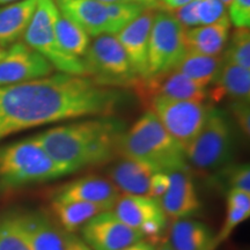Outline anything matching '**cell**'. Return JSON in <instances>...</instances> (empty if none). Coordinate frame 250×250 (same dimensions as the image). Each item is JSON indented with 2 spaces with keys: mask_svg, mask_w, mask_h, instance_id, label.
<instances>
[{
  "mask_svg": "<svg viewBox=\"0 0 250 250\" xmlns=\"http://www.w3.org/2000/svg\"><path fill=\"white\" fill-rule=\"evenodd\" d=\"M127 99L129 95L120 88L70 74L0 86V140L56 122L114 116Z\"/></svg>",
  "mask_w": 250,
  "mask_h": 250,
  "instance_id": "1",
  "label": "cell"
},
{
  "mask_svg": "<svg viewBox=\"0 0 250 250\" xmlns=\"http://www.w3.org/2000/svg\"><path fill=\"white\" fill-rule=\"evenodd\" d=\"M125 123L114 116H96L45 130L33 138L68 175L105 165L120 156Z\"/></svg>",
  "mask_w": 250,
  "mask_h": 250,
  "instance_id": "2",
  "label": "cell"
},
{
  "mask_svg": "<svg viewBox=\"0 0 250 250\" xmlns=\"http://www.w3.org/2000/svg\"><path fill=\"white\" fill-rule=\"evenodd\" d=\"M118 153L122 158L143 161L159 171L169 173L190 167L184 148L151 111L145 112L129 130H125Z\"/></svg>",
  "mask_w": 250,
  "mask_h": 250,
  "instance_id": "3",
  "label": "cell"
},
{
  "mask_svg": "<svg viewBox=\"0 0 250 250\" xmlns=\"http://www.w3.org/2000/svg\"><path fill=\"white\" fill-rule=\"evenodd\" d=\"M66 175L67 171L56 164L33 137L0 147L1 189L49 182Z\"/></svg>",
  "mask_w": 250,
  "mask_h": 250,
  "instance_id": "4",
  "label": "cell"
},
{
  "mask_svg": "<svg viewBox=\"0 0 250 250\" xmlns=\"http://www.w3.org/2000/svg\"><path fill=\"white\" fill-rule=\"evenodd\" d=\"M184 151L188 165L199 173H214L230 165L235 132L227 112L211 107L201 131Z\"/></svg>",
  "mask_w": 250,
  "mask_h": 250,
  "instance_id": "5",
  "label": "cell"
},
{
  "mask_svg": "<svg viewBox=\"0 0 250 250\" xmlns=\"http://www.w3.org/2000/svg\"><path fill=\"white\" fill-rule=\"evenodd\" d=\"M59 13L54 0H39L35 12L23 34L26 44L39 52L57 70L70 76L86 77L83 59L68 55L58 44L55 22Z\"/></svg>",
  "mask_w": 250,
  "mask_h": 250,
  "instance_id": "6",
  "label": "cell"
},
{
  "mask_svg": "<svg viewBox=\"0 0 250 250\" xmlns=\"http://www.w3.org/2000/svg\"><path fill=\"white\" fill-rule=\"evenodd\" d=\"M83 57L86 76L100 86L131 88L138 78L120 41L111 34L96 37Z\"/></svg>",
  "mask_w": 250,
  "mask_h": 250,
  "instance_id": "7",
  "label": "cell"
},
{
  "mask_svg": "<svg viewBox=\"0 0 250 250\" xmlns=\"http://www.w3.org/2000/svg\"><path fill=\"white\" fill-rule=\"evenodd\" d=\"M186 29L167 12L155 14L148 40L147 74L154 77L176 68L187 54Z\"/></svg>",
  "mask_w": 250,
  "mask_h": 250,
  "instance_id": "8",
  "label": "cell"
},
{
  "mask_svg": "<svg viewBox=\"0 0 250 250\" xmlns=\"http://www.w3.org/2000/svg\"><path fill=\"white\" fill-rule=\"evenodd\" d=\"M146 107L161 122L170 136L186 149L201 131L212 105L205 102L154 98Z\"/></svg>",
  "mask_w": 250,
  "mask_h": 250,
  "instance_id": "9",
  "label": "cell"
},
{
  "mask_svg": "<svg viewBox=\"0 0 250 250\" xmlns=\"http://www.w3.org/2000/svg\"><path fill=\"white\" fill-rule=\"evenodd\" d=\"M131 88L145 105L154 98L196 102H205L208 100L206 87L198 85L176 70L149 78L138 77Z\"/></svg>",
  "mask_w": 250,
  "mask_h": 250,
  "instance_id": "10",
  "label": "cell"
},
{
  "mask_svg": "<svg viewBox=\"0 0 250 250\" xmlns=\"http://www.w3.org/2000/svg\"><path fill=\"white\" fill-rule=\"evenodd\" d=\"M80 234L92 250H120L146 240L138 230L122 223L112 210L96 214L80 228Z\"/></svg>",
  "mask_w": 250,
  "mask_h": 250,
  "instance_id": "11",
  "label": "cell"
},
{
  "mask_svg": "<svg viewBox=\"0 0 250 250\" xmlns=\"http://www.w3.org/2000/svg\"><path fill=\"white\" fill-rule=\"evenodd\" d=\"M54 71L50 62L23 43H15L0 59V86L15 85L49 77Z\"/></svg>",
  "mask_w": 250,
  "mask_h": 250,
  "instance_id": "12",
  "label": "cell"
},
{
  "mask_svg": "<svg viewBox=\"0 0 250 250\" xmlns=\"http://www.w3.org/2000/svg\"><path fill=\"white\" fill-rule=\"evenodd\" d=\"M168 174L169 187L159 199L167 218L180 220L196 217L202 210V202L191 175V168H181Z\"/></svg>",
  "mask_w": 250,
  "mask_h": 250,
  "instance_id": "13",
  "label": "cell"
},
{
  "mask_svg": "<svg viewBox=\"0 0 250 250\" xmlns=\"http://www.w3.org/2000/svg\"><path fill=\"white\" fill-rule=\"evenodd\" d=\"M121 192L110 182L96 175L80 177L59 188L52 196L55 201L83 202L98 205L104 211L112 210Z\"/></svg>",
  "mask_w": 250,
  "mask_h": 250,
  "instance_id": "14",
  "label": "cell"
},
{
  "mask_svg": "<svg viewBox=\"0 0 250 250\" xmlns=\"http://www.w3.org/2000/svg\"><path fill=\"white\" fill-rule=\"evenodd\" d=\"M154 17V9L146 8L132 22L118 31L117 35L134 74L140 78L147 74L148 40Z\"/></svg>",
  "mask_w": 250,
  "mask_h": 250,
  "instance_id": "15",
  "label": "cell"
},
{
  "mask_svg": "<svg viewBox=\"0 0 250 250\" xmlns=\"http://www.w3.org/2000/svg\"><path fill=\"white\" fill-rule=\"evenodd\" d=\"M112 212L122 223L138 232L152 221L168 220L160 201L148 196L122 193L112 208Z\"/></svg>",
  "mask_w": 250,
  "mask_h": 250,
  "instance_id": "16",
  "label": "cell"
},
{
  "mask_svg": "<svg viewBox=\"0 0 250 250\" xmlns=\"http://www.w3.org/2000/svg\"><path fill=\"white\" fill-rule=\"evenodd\" d=\"M33 250H65L64 232L42 211L17 212Z\"/></svg>",
  "mask_w": 250,
  "mask_h": 250,
  "instance_id": "17",
  "label": "cell"
},
{
  "mask_svg": "<svg viewBox=\"0 0 250 250\" xmlns=\"http://www.w3.org/2000/svg\"><path fill=\"white\" fill-rule=\"evenodd\" d=\"M212 88L208 90V100L217 103L225 99L230 101L250 100V71L224 59L223 66L212 81Z\"/></svg>",
  "mask_w": 250,
  "mask_h": 250,
  "instance_id": "18",
  "label": "cell"
},
{
  "mask_svg": "<svg viewBox=\"0 0 250 250\" xmlns=\"http://www.w3.org/2000/svg\"><path fill=\"white\" fill-rule=\"evenodd\" d=\"M156 171L159 170L145 162L123 158L110 168L109 177L122 193L149 197L151 180Z\"/></svg>",
  "mask_w": 250,
  "mask_h": 250,
  "instance_id": "19",
  "label": "cell"
},
{
  "mask_svg": "<svg viewBox=\"0 0 250 250\" xmlns=\"http://www.w3.org/2000/svg\"><path fill=\"white\" fill-rule=\"evenodd\" d=\"M57 8L86 31L87 35L108 34V15L104 2L96 0H57Z\"/></svg>",
  "mask_w": 250,
  "mask_h": 250,
  "instance_id": "20",
  "label": "cell"
},
{
  "mask_svg": "<svg viewBox=\"0 0 250 250\" xmlns=\"http://www.w3.org/2000/svg\"><path fill=\"white\" fill-rule=\"evenodd\" d=\"M214 235L208 225L196 219L174 220L169 242L174 250H215Z\"/></svg>",
  "mask_w": 250,
  "mask_h": 250,
  "instance_id": "21",
  "label": "cell"
},
{
  "mask_svg": "<svg viewBox=\"0 0 250 250\" xmlns=\"http://www.w3.org/2000/svg\"><path fill=\"white\" fill-rule=\"evenodd\" d=\"M229 20L221 21L204 27H193L184 31V43L188 51L202 55L219 56L228 41Z\"/></svg>",
  "mask_w": 250,
  "mask_h": 250,
  "instance_id": "22",
  "label": "cell"
},
{
  "mask_svg": "<svg viewBox=\"0 0 250 250\" xmlns=\"http://www.w3.org/2000/svg\"><path fill=\"white\" fill-rule=\"evenodd\" d=\"M39 0H21L0 8V48L17 42L23 36Z\"/></svg>",
  "mask_w": 250,
  "mask_h": 250,
  "instance_id": "23",
  "label": "cell"
},
{
  "mask_svg": "<svg viewBox=\"0 0 250 250\" xmlns=\"http://www.w3.org/2000/svg\"><path fill=\"white\" fill-rule=\"evenodd\" d=\"M52 214L66 233H76L96 214L104 210L98 205L83 202H62L51 199Z\"/></svg>",
  "mask_w": 250,
  "mask_h": 250,
  "instance_id": "24",
  "label": "cell"
},
{
  "mask_svg": "<svg viewBox=\"0 0 250 250\" xmlns=\"http://www.w3.org/2000/svg\"><path fill=\"white\" fill-rule=\"evenodd\" d=\"M224 56H208L187 51L175 70L203 87L210 85L223 66Z\"/></svg>",
  "mask_w": 250,
  "mask_h": 250,
  "instance_id": "25",
  "label": "cell"
},
{
  "mask_svg": "<svg viewBox=\"0 0 250 250\" xmlns=\"http://www.w3.org/2000/svg\"><path fill=\"white\" fill-rule=\"evenodd\" d=\"M55 33L62 51L76 57L85 56L89 46V36L83 28L62 15L61 12L56 19Z\"/></svg>",
  "mask_w": 250,
  "mask_h": 250,
  "instance_id": "26",
  "label": "cell"
},
{
  "mask_svg": "<svg viewBox=\"0 0 250 250\" xmlns=\"http://www.w3.org/2000/svg\"><path fill=\"white\" fill-rule=\"evenodd\" d=\"M0 250H33L15 211L0 214Z\"/></svg>",
  "mask_w": 250,
  "mask_h": 250,
  "instance_id": "27",
  "label": "cell"
},
{
  "mask_svg": "<svg viewBox=\"0 0 250 250\" xmlns=\"http://www.w3.org/2000/svg\"><path fill=\"white\" fill-rule=\"evenodd\" d=\"M108 15V34H116L132 22L146 7L138 2H110L104 4Z\"/></svg>",
  "mask_w": 250,
  "mask_h": 250,
  "instance_id": "28",
  "label": "cell"
},
{
  "mask_svg": "<svg viewBox=\"0 0 250 250\" xmlns=\"http://www.w3.org/2000/svg\"><path fill=\"white\" fill-rule=\"evenodd\" d=\"M224 59L239 65L243 68H250V33L249 28H237L232 35L228 48L224 54Z\"/></svg>",
  "mask_w": 250,
  "mask_h": 250,
  "instance_id": "29",
  "label": "cell"
},
{
  "mask_svg": "<svg viewBox=\"0 0 250 250\" xmlns=\"http://www.w3.org/2000/svg\"><path fill=\"white\" fill-rule=\"evenodd\" d=\"M250 217V211L242 210V208H234V206L226 205V214L217 235H214L215 250L221 243L227 241L228 237L232 235L234 230Z\"/></svg>",
  "mask_w": 250,
  "mask_h": 250,
  "instance_id": "30",
  "label": "cell"
},
{
  "mask_svg": "<svg viewBox=\"0 0 250 250\" xmlns=\"http://www.w3.org/2000/svg\"><path fill=\"white\" fill-rule=\"evenodd\" d=\"M220 170L228 190L236 189L250 193V167L248 164L228 165Z\"/></svg>",
  "mask_w": 250,
  "mask_h": 250,
  "instance_id": "31",
  "label": "cell"
},
{
  "mask_svg": "<svg viewBox=\"0 0 250 250\" xmlns=\"http://www.w3.org/2000/svg\"><path fill=\"white\" fill-rule=\"evenodd\" d=\"M197 15L202 24H213L229 20L226 6L220 0H198Z\"/></svg>",
  "mask_w": 250,
  "mask_h": 250,
  "instance_id": "32",
  "label": "cell"
},
{
  "mask_svg": "<svg viewBox=\"0 0 250 250\" xmlns=\"http://www.w3.org/2000/svg\"><path fill=\"white\" fill-rule=\"evenodd\" d=\"M229 19L236 28H249L250 0H233L229 6Z\"/></svg>",
  "mask_w": 250,
  "mask_h": 250,
  "instance_id": "33",
  "label": "cell"
},
{
  "mask_svg": "<svg viewBox=\"0 0 250 250\" xmlns=\"http://www.w3.org/2000/svg\"><path fill=\"white\" fill-rule=\"evenodd\" d=\"M197 6H198V0H192V1L188 2V4L181 6V7H177L174 11L173 17L176 19L177 22L184 29L186 28H193L201 24L198 15H197Z\"/></svg>",
  "mask_w": 250,
  "mask_h": 250,
  "instance_id": "34",
  "label": "cell"
},
{
  "mask_svg": "<svg viewBox=\"0 0 250 250\" xmlns=\"http://www.w3.org/2000/svg\"><path fill=\"white\" fill-rule=\"evenodd\" d=\"M230 112L239 129L242 131L247 138L250 134V109L249 102L234 101L230 102Z\"/></svg>",
  "mask_w": 250,
  "mask_h": 250,
  "instance_id": "35",
  "label": "cell"
},
{
  "mask_svg": "<svg viewBox=\"0 0 250 250\" xmlns=\"http://www.w3.org/2000/svg\"><path fill=\"white\" fill-rule=\"evenodd\" d=\"M170 179L167 171H156L151 180L149 187V197L155 199H160L167 191L169 187Z\"/></svg>",
  "mask_w": 250,
  "mask_h": 250,
  "instance_id": "36",
  "label": "cell"
},
{
  "mask_svg": "<svg viewBox=\"0 0 250 250\" xmlns=\"http://www.w3.org/2000/svg\"><path fill=\"white\" fill-rule=\"evenodd\" d=\"M226 205L250 211V193L236 189L227 190Z\"/></svg>",
  "mask_w": 250,
  "mask_h": 250,
  "instance_id": "37",
  "label": "cell"
},
{
  "mask_svg": "<svg viewBox=\"0 0 250 250\" xmlns=\"http://www.w3.org/2000/svg\"><path fill=\"white\" fill-rule=\"evenodd\" d=\"M65 250H92L89 246L74 233L64 232Z\"/></svg>",
  "mask_w": 250,
  "mask_h": 250,
  "instance_id": "38",
  "label": "cell"
},
{
  "mask_svg": "<svg viewBox=\"0 0 250 250\" xmlns=\"http://www.w3.org/2000/svg\"><path fill=\"white\" fill-rule=\"evenodd\" d=\"M155 249V246L147 240H143V241H139V242H136L133 243V245L131 246H127L125 247L123 249H120V250H154Z\"/></svg>",
  "mask_w": 250,
  "mask_h": 250,
  "instance_id": "39",
  "label": "cell"
},
{
  "mask_svg": "<svg viewBox=\"0 0 250 250\" xmlns=\"http://www.w3.org/2000/svg\"><path fill=\"white\" fill-rule=\"evenodd\" d=\"M133 1L138 2L145 6L146 8H152V9H162V11H167V7L162 4L160 0H133Z\"/></svg>",
  "mask_w": 250,
  "mask_h": 250,
  "instance_id": "40",
  "label": "cell"
},
{
  "mask_svg": "<svg viewBox=\"0 0 250 250\" xmlns=\"http://www.w3.org/2000/svg\"><path fill=\"white\" fill-rule=\"evenodd\" d=\"M192 1V0H161V2L167 8H177L181 6L188 4V2Z\"/></svg>",
  "mask_w": 250,
  "mask_h": 250,
  "instance_id": "41",
  "label": "cell"
},
{
  "mask_svg": "<svg viewBox=\"0 0 250 250\" xmlns=\"http://www.w3.org/2000/svg\"><path fill=\"white\" fill-rule=\"evenodd\" d=\"M154 250H174V248L170 246L169 242L165 241V242H161L158 247H155Z\"/></svg>",
  "mask_w": 250,
  "mask_h": 250,
  "instance_id": "42",
  "label": "cell"
},
{
  "mask_svg": "<svg viewBox=\"0 0 250 250\" xmlns=\"http://www.w3.org/2000/svg\"><path fill=\"white\" fill-rule=\"evenodd\" d=\"M96 1L104 2V4H110V2H136L133 0H96Z\"/></svg>",
  "mask_w": 250,
  "mask_h": 250,
  "instance_id": "43",
  "label": "cell"
},
{
  "mask_svg": "<svg viewBox=\"0 0 250 250\" xmlns=\"http://www.w3.org/2000/svg\"><path fill=\"white\" fill-rule=\"evenodd\" d=\"M220 1L223 2L225 6H230V4H232L233 0H220Z\"/></svg>",
  "mask_w": 250,
  "mask_h": 250,
  "instance_id": "44",
  "label": "cell"
},
{
  "mask_svg": "<svg viewBox=\"0 0 250 250\" xmlns=\"http://www.w3.org/2000/svg\"><path fill=\"white\" fill-rule=\"evenodd\" d=\"M6 51H7V50H5L4 48H0V59L4 58V56L6 55Z\"/></svg>",
  "mask_w": 250,
  "mask_h": 250,
  "instance_id": "45",
  "label": "cell"
},
{
  "mask_svg": "<svg viewBox=\"0 0 250 250\" xmlns=\"http://www.w3.org/2000/svg\"><path fill=\"white\" fill-rule=\"evenodd\" d=\"M12 1H17V0H0V5L7 4V2H12Z\"/></svg>",
  "mask_w": 250,
  "mask_h": 250,
  "instance_id": "46",
  "label": "cell"
}]
</instances>
